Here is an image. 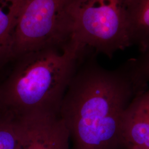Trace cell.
<instances>
[{"mask_svg":"<svg viewBox=\"0 0 149 149\" xmlns=\"http://www.w3.org/2000/svg\"><path fill=\"white\" fill-rule=\"evenodd\" d=\"M91 52L82 60L66 91L59 117L69 134L71 149H125V114L148 90L125 63L115 70L102 67Z\"/></svg>","mask_w":149,"mask_h":149,"instance_id":"1","label":"cell"},{"mask_svg":"<svg viewBox=\"0 0 149 149\" xmlns=\"http://www.w3.org/2000/svg\"><path fill=\"white\" fill-rule=\"evenodd\" d=\"M90 52L71 39L17 56L0 84V106L23 120L59 117L70 83Z\"/></svg>","mask_w":149,"mask_h":149,"instance_id":"2","label":"cell"},{"mask_svg":"<svg viewBox=\"0 0 149 149\" xmlns=\"http://www.w3.org/2000/svg\"><path fill=\"white\" fill-rule=\"evenodd\" d=\"M132 0H77L71 39L111 58L133 45Z\"/></svg>","mask_w":149,"mask_h":149,"instance_id":"3","label":"cell"},{"mask_svg":"<svg viewBox=\"0 0 149 149\" xmlns=\"http://www.w3.org/2000/svg\"><path fill=\"white\" fill-rule=\"evenodd\" d=\"M76 1L25 0L14 36L15 59L23 54L69 42Z\"/></svg>","mask_w":149,"mask_h":149,"instance_id":"4","label":"cell"},{"mask_svg":"<svg viewBox=\"0 0 149 149\" xmlns=\"http://www.w3.org/2000/svg\"><path fill=\"white\" fill-rule=\"evenodd\" d=\"M22 120L21 149H71L69 134L60 117Z\"/></svg>","mask_w":149,"mask_h":149,"instance_id":"5","label":"cell"},{"mask_svg":"<svg viewBox=\"0 0 149 149\" xmlns=\"http://www.w3.org/2000/svg\"><path fill=\"white\" fill-rule=\"evenodd\" d=\"M25 0H0V69L15 60L13 42Z\"/></svg>","mask_w":149,"mask_h":149,"instance_id":"6","label":"cell"},{"mask_svg":"<svg viewBox=\"0 0 149 149\" xmlns=\"http://www.w3.org/2000/svg\"><path fill=\"white\" fill-rule=\"evenodd\" d=\"M122 130L125 149H149V116L132 103L125 114Z\"/></svg>","mask_w":149,"mask_h":149,"instance_id":"7","label":"cell"},{"mask_svg":"<svg viewBox=\"0 0 149 149\" xmlns=\"http://www.w3.org/2000/svg\"><path fill=\"white\" fill-rule=\"evenodd\" d=\"M130 32L133 45L140 52L149 46V0H132Z\"/></svg>","mask_w":149,"mask_h":149,"instance_id":"8","label":"cell"},{"mask_svg":"<svg viewBox=\"0 0 149 149\" xmlns=\"http://www.w3.org/2000/svg\"><path fill=\"white\" fill-rule=\"evenodd\" d=\"M22 120L0 106V149H21Z\"/></svg>","mask_w":149,"mask_h":149,"instance_id":"9","label":"cell"},{"mask_svg":"<svg viewBox=\"0 0 149 149\" xmlns=\"http://www.w3.org/2000/svg\"><path fill=\"white\" fill-rule=\"evenodd\" d=\"M127 63L134 77L144 85L149 84V46L141 52L138 58L128 60Z\"/></svg>","mask_w":149,"mask_h":149,"instance_id":"10","label":"cell"},{"mask_svg":"<svg viewBox=\"0 0 149 149\" xmlns=\"http://www.w3.org/2000/svg\"><path fill=\"white\" fill-rule=\"evenodd\" d=\"M132 104L149 116V89L137 96Z\"/></svg>","mask_w":149,"mask_h":149,"instance_id":"11","label":"cell"}]
</instances>
